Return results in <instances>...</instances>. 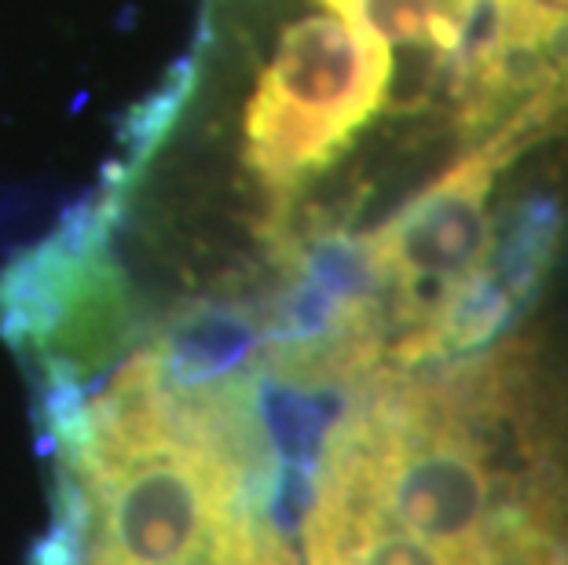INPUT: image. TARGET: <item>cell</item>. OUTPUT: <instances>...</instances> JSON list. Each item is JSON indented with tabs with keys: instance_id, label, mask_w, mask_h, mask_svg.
<instances>
[{
	"instance_id": "cell-6",
	"label": "cell",
	"mask_w": 568,
	"mask_h": 565,
	"mask_svg": "<svg viewBox=\"0 0 568 565\" xmlns=\"http://www.w3.org/2000/svg\"><path fill=\"white\" fill-rule=\"evenodd\" d=\"M191 85H195V56L180 59L169 70L165 81L151 95H143V103L132 107V114L122 125V148H125V165H118L114 180H125L129 170H136L140 162L151 159V151L165 140V132L173 129L180 107H184Z\"/></svg>"
},
{
	"instance_id": "cell-2",
	"label": "cell",
	"mask_w": 568,
	"mask_h": 565,
	"mask_svg": "<svg viewBox=\"0 0 568 565\" xmlns=\"http://www.w3.org/2000/svg\"><path fill=\"white\" fill-rule=\"evenodd\" d=\"M41 418L55 507L33 565H301L257 367L180 382L143 345L103 386H48Z\"/></svg>"
},
{
	"instance_id": "cell-1",
	"label": "cell",
	"mask_w": 568,
	"mask_h": 565,
	"mask_svg": "<svg viewBox=\"0 0 568 565\" xmlns=\"http://www.w3.org/2000/svg\"><path fill=\"white\" fill-rule=\"evenodd\" d=\"M297 460L301 565H568V367L531 334L359 382Z\"/></svg>"
},
{
	"instance_id": "cell-4",
	"label": "cell",
	"mask_w": 568,
	"mask_h": 565,
	"mask_svg": "<svg viewBox=\"0 0 568 565\" xmlns=\"http://www.w3.org/2000/svg\"><path fill=\"white\" fill-rule=\"evenodd\" d=\"M466 38H474L466 74L495 70L510 56H539L568 38V0H477Z\"/></svg>"
},
{
	"instance_id": "cell-5",
	"label": "cell",
	"mask_w": 568,
	"mask_h": 565,
	"mask_svg": "<svg viewBox=\"0 0 568 565\" xmlns=\"http://www.w3.org/2000/svg\"><path fill=\"white\" fill-rule=\"evenodd\" d=\"M477 0H359L356 22L385 44H426L455 52Z\"/></svg>"
},
{
	"instance_id": "cell-7",
	"label": "cell",
	"mask_w": 568,
	"mask_h": 565,
	"mask_svg": "<svg viewBox=\"0 0 568 565\" xmlns=\"http://www.w3.org/2000/svg\"><path fill=\"white\" fill-rule=\"evenodd\" d=\"M326 8L331 11H337L342 19H348V22H356V8H359V0H323Z\"/></svg>"
},
{
	"instance_id": "cell-3",
	"label": "cell",
	"mask_w": 568,
	"mask_h": 565,
	"mask_svg": "<svg viewBox=\"0 0 568 565\" xmlns=\"http://www.w3.org/2000/svg\"><path fill=\"white\" fill-rule=\"evenodd\" d=\"M389 44L342 16L286 27L246 103L250 173L272 206L353 148L389 92Z\"/></svg>"
}]
</instances>
